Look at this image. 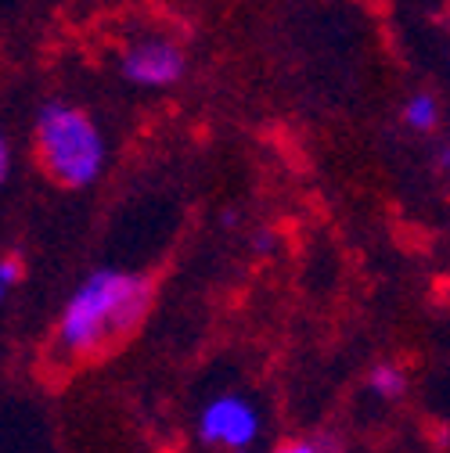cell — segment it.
Instances as JSON below:
<instances>
[{
	"label": "cell",
	"mask_w": 450,
	"mask_h": 453,
	"mask_svg": "<svg viewBox=\"0 0 450 453\" xmlns=\"http://www.w3.org/2000/svg\"><path fill=\"white\" fill-rule=\"evenodd\" d=\"M436 119H439V104H436L432 94H415V97L404 104V123H407L411 130H418V134H429V130L436 127Z\"/></svg>",
	"instance_id": "6"
},
{
	"label": "cell",
	"mask_w": 450,
	"mask_h": 453,
	"mask_svg": "<svg viewBox=\"0 0 450 453\" xmlns=\"http://www.w3.org/2000/svg\"><path fill=\"white\" fill-rule=\"evenodd\" d=\"M274 453H321L314 442H303V439H292V442H281Z\"/></svg>",
	"instance_id": "8"
},
{
	"label": "cell",
	"mask_w": 450,
	"mask_h": 453,
	"mask_svg": "<svg viewBox=\"0 0 450 453\" xmlns=\"http://www.w3.org/2000/svg\"><path fill=\"white\" fill-rule=\"evenodd\" d=\"M19 277H22V263H19L15 256H8L4 263H0V288H4V292H12Z\"/></svg>",
	"instance_id": "7"
},
{
	"label": "cell",
	"mask_w": 450,
	"mask_h": 453,
	"mask_svg": "<svg viewBox=\"0 0 450 453\" xmlns=\"http://www.w3.org/2000/svg\"><path fill=\"white\" fill-rule=\"evenodd\" d=\"M439 169H450V151H443V155H439Z\"/></svg>",
	"instance_id": "11"
},
{
	"label": "cell",
	"mask_w": 450,
	"mask_h": 453,
	"mask_svg": "<svg viewBox=\"0 0 450 453\" xmlns=\"http://www.w3.org/2000/svg\"><path fill=\"white\" fill-rule=\"evenodd\" d=\"M36 151L62 188H90L105 169V137L83 108L47 101L36 116Z\"/></svg>",
	"instance_id": "2"
},
{
	"label": "cell",
	"mask_w": 450,
	"mask_h": 453,
	"mask_svg": "<svg viewBox=\"0 0 450 453\" xmlns=\"http://www.w3.org/2000/svg\"><path fill=\"white\" fill-rule=\"evenodd\" d=\"M252 249H256L260 256H267V252H274V234H270V231H260V234L252 238Z\"/></svg>",
	"instance_id": "10"
},
{
	"label": "cell",
	"mask_w": 450,
	"mask_h": 453,
	"mask_svg": "<svg viewBox=\"0 0 450 453\" xmlns=\"http://www.w3.org/2000/svg\"><path fill=\"white\" fill-rule=\"evenodd\" d=\"M184 54L170 40H141L123 54V76L137 87H174L184 76Z\"/></svg>",
	"instance_id": "4"
},
{
	"label": "cell",
	"mask_w": 450,
	"mask_h": 453,
	"mask_svg": "<svg viewBox=\"0 0 450 453\" xmlns=\"http://www.w3.org/2000/svg\"><path fill=\"white\" fill-rule=\"evenodd\" d=\"M260 432V414L242 395H216L198 418V435L209 446H223L242 453Z\"/></svg>",
	"instance_id": "3"
},
{
	"label": "cell",
	"mask_w": 450,
	"mask_h": 453,
	"mask_svg": "<svg viewBox=\"0 0 450 453\" xmlns=\"http://www.w3.org/2000/svg\"><path fill=\"white\" fill-rule=\"evenodd\" d=\"M12 177V141L4 137L0 141V180H8Z\"/></svg>",
	"instance_id": "9"
},
{
	"label": "cell",
	"mask_w": 450,
	"mask_h": 453,
	"mask_svg": "<svg viewBox=\"0 0 450 453\" xmlns=\"http://www.w3.org/2000/svg\"><path fill=\"white\" fill-rule=\"evenodd\" d=\"M368 388L378 395V400H400L407 392V374L397 364H375L368 371Z\"/></svg>",
	"instance_id": "5"
},
{
	"label": "cell",
	"mask_w": 450,
	"mask_h": 453,
	"mask_svg": "<svg viewBox=\"0 0 450 453\" xmlns=\"http://www.w3.org/2000/svg\"><path fill=\"white\" fill-rule=\"evenodd\" d=\"M151 306V280L127 270H94L58 320V349L87 357L130 334Z\"/></svg>",
	"instance_id": "1"
}]
</instances>
